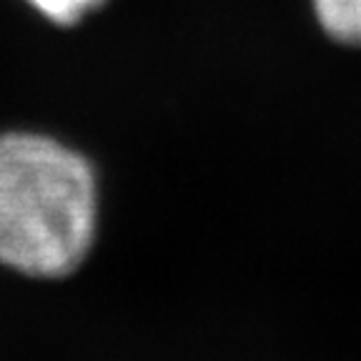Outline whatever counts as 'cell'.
Masks as SVG:
<instances>
[{
	"label": "cell",
	"instance_id": "7a4b0ae2",
	"mask_svg": "<svg viewBox=\"0 0 361 361\" xmlns=\"http://www.w3.org/2000/svg\"><path fill=\"white\" fill-rule=\"evenodd\" d=\"M311 8L329 38L361 48V0H311Z\"/></svg>",
	"mask_w": 361,
	"mask_h": 361
},
{
	"label": "cell",
	"instance_id": "3957f363",
	"mask_svg": "<svg viewBox=\"0 0 361 361\" xmlns=\"http://www.w3.org/2000/svg\"><path fill=\"white\" fill-rule=\"evenodd\" d=\"M25 3L56 25H75L85 16L98 11L106 0H25Z\"/></svg>",
	"mask_w": 361,
	"mask_h": 361
},
{
	"label": "cell",
	"instance_id": "6da1fadb",
	"mask_svg": "<svg viewBox=\"0 0 361 361\" xmlns=\"http://www.w3.org/2000/svg\"><path fill=\"white\" fill-rule=\"evenodd\" d=\"M98 209L83 153L45 133H0V266L30 279L73 274L96 243Z\"/></svg>",
	"mask_w": 361,
	"mask_h": 361
}]
</instances>
